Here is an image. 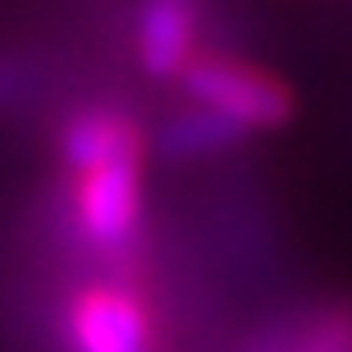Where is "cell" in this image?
<instances>
[{"label": "cell", "mask_w": 352, "mask_h": 352, "mask_svg": "<svg viewBox=\"0 0 352 352\" xmlns=\"http://www.w3.org/2000/svg\"><path fill=\"white\" fill-rule=\"evenodd\" d=\"M183 91L197 110L229 119L243 133H270L293 119L288 82L234 55H197L183 69Z\"/></svg>", "instance_id": "cell-1"}, {"label": "cell", "mask_w": 352, "mask_h": 352, "mask_svg": "<svg viewBox=\"0 0 352 352\" xmlns=\"http://www.w3.org/2000/svg\"><path fill=\"white\" fill-rule=\"evenodd\" d=\"M142 165H146V146L110 156V160H96L87 170H74L69 210H74V224H78V234L87 238L91 248L119 252L138 238L142 206H146Z\"/></svg>", "instance_id": "cell-2"}, {"label": "cell", "mask_w": 352, "mask_h": 352, "mask_svg": "<svg viewBox=\"0 0 352 352\" xmlns=\"http://www.w3.org/2000/svg\"><path fill=\"white\" fill-rule=\"evenodd\" d=\"M65 343L69 352H156V316L138 288L96 279L69 298Z\"/></svg>", "instance_id": "cell-3"}, {"label": "cell", "mask_w": 352, "mask_h": 352, "mask_svg": "<svg viewBox=\"0 0 352 352\" xmlns=\"http://www.w3.org/2000/svg\"><path fill=\"white\" fill-rule=\"evenodd\" d=\"M133 51L138 65L151 78H183L192 65L197 41H201V5L197 0H142L138 5V28H133Z\"/></svg>", "instance_id": "cell-4"}, {"label": "cell", "mask_w": 352, "mask_h": 352, "mask_svg": "<svg viewBox=\"0 0 352 352\" xmlns=\"http://www.w3.org/2000/svg\"><path fill=\"white\" fill-rule=\"evenodd\" d=\"M142 129L133 124L124 110H110V105H87L65 124L60 133V156H65L69 174L87 170L96 160L124 156V151H142Z\"/></svg>", "instance_id": "cell-5"}, {"label": "cell", "mask_w": 352, "mask_h": 352, "mask_svg": "<svg viewBox=\"0 0 352 352\" xmlns=\"http://www.w3.org/2000/svg\"><path fill=\"white\" fill-rule=\"evenodd\" d=\"M243 138H248V133L234 129L229 119L192 105V110H183L170 129H165V151H170V156H215V151L238 146Z\"/></svg>", "instance_id": "cell-6"}, {"label": "cell", "mask_w": 352, "mask_h": 352, "mask_svg": "<svg viewBox=\"0 0 352 352\" xmlns=\"http://www.w3.org/2000/svg\"><path fill=\"white\" fill-rule=\"evenodd\" d=\"M270 352H352V316H320L302 334L274 343Z\"/></svg>", "instance_id": "cell-7"}, {"label": "cell", "mask_w": 352, "mask_h": 352, "mask_svg": "<svg viewBox=\"0 0 352 352\" xmlns=\"http://www.w3.org/2000/svg\"><path fill=\"white\" fill-rule=\"evenodd\" d=\"M14 91V74H10V65H5V60H0V101H5V96H10Z\"/></svg>", "instance_id": "cell-8"}]
</instances>
